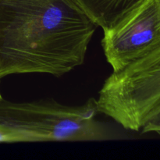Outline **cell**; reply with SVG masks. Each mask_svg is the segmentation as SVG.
<instances>
[{
  "label": "cell",
  "mask_w": 160,
  "mask_h": 160,
  "mask_svg": "<svg viewBox=\"0 0 160 160\" xmlns=\"http://www.w3.org/2000/svg\"><path fill=\"white\" fill-rule=\"evenodd\" d=\"M98 26L76 0H0V79L82 65Z\"/></svg>",
  "instance_id": "obj_1"
},
{
  "label": "cell",
  "mask_w": 160,
  "mask_h": 160,
  "mask_svg": "<svg viewBox=\"0 0 160 160\" xmlns=\"http://www.w3.org/2000/svg\"><path fill=\"white\" fill-rule=\"evenodd\" d=\"M97 99L81 106L56 102H12L0 99V125L20 136L22 142H95L108 138L95 120Z\"/></svg>",
  "instance_id": "obj_2"
},
{
  "label": "cell",
  "mask_w": 160,
  "mask_h": 160,
  "mask_svg": "<svg viewBox=\"0 0 160 160\" xmlns=\"http://www.w3.org/2000/svg\"><path fill=\"white\" fill-rule=\"evenodd\" d=\"M97 107L125 129L142 130L160 112V47L112 72L100 90Z\"/></svg>",
  "instance_id": "obj_3"
},
{
  "label": "cell",
  "mask_w": 160,
  "mask_h": 160,
  "mask_svg": "<svg viewBox=\"0 0 160 160\" xmlns=\"http://www.w3.org/2000/svg\"><path fill=\"white\" fill-rule=\"evenodd\" d=\"M103 34L102 46L113 72L147 56L160 47V0H144Z\"/></svg>",
  "instance_id": "obj_4"
},
{
  "label": "cell",
  "mask_w": 160,
  "mask_h": 160,
  "mask_svg": "<svg viewBox=\"0 0 160 160\" xmlns=\"http://www.w3.org/2000/svg\"><path fill=\"white\" fill-rule=\"evenodd\" d=\"M83 10L104 31L112 29L144 0H76Z\"/></svg>",
  "instance_id": "obj_5"
},
{
  "label": "cell",
  "mask_w": 160,
  "mask_h": 160,
  "mask_svg": "<svg viewBox=\"0 0 160 160\" xmlns=\"http://www.w3.org/2000/svg\"><path fill=\"white\" fill-rule=\"evenodd\" d=\"M143 134L146 133H156L160 135V112L150 119L142 128Z\"/></svg>",
  "instance_id": "obj_6"
},
{
  "label": "cell",
  "mask_w": 160,
  "mask_h": 160,
  "mask_svg": "<svg viewBox=\"0 0 160 160\" xmlns=\"http://www.w3.org/2000/svg\"><path fill=\"white\" fill-rule=\"evenodd\" d=\"M12 143V142H22L20 136L12 131H9L4 127L0 125V143Z\"/></svg>",
  "instance_id": "obj_7"
},
{
  "label": "cell",
  "mask_w": 160,
  "mask_h": 160,
  "mask_svg": "<svg viewBox=\"0 0 160 160\" xmlns=\"http://www.w3.org/2000/svg\"><path fill=\"white\" fill-rule=\"evenodd\" d=\"M2 98V96H1V94H0V99H1Z\"/></svg>",
  "instance_id": "obj_8"
}]
</instances>
